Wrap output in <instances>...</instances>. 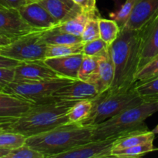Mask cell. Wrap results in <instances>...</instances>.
<instances>
[{"mask_svg":"<svg viewBox=\"0 0 158 158\" xmlns=\"http://www.w3.org/2000/svg\"><path fill=\"white\" fill-rule=\"evenodd\" d=\"M114 66V78L108 94L123 92L134 87L140 69V31L123 28L109 46Z\"/></svg>","mask_w":158,"mask_h":158,"instance_id":"1","label":"cell"},{"mask_svg":"<svg viewBox=\"0 0 158 158\" xmlns=\"http://www.w3.org/2000/svg\"><path fill=\"white\" fill-rule=\"evenodd\" d=\"M76 102L52 99L37 103L19 117L8 127L7 131L19 133L29 137L69 123L68 113Z\"/></svg>","mask_w":158,"mask_h":158,"instance_id":"2","label":"cell"},{"mask_svg":"<svg viewBox=\"0 0 158 158\" xmlns=\"http://www.w3.org/2000/svg\"><path fill=\"white\" fill-rule=\"evenodd\" d=\"M93 127L67 123L27 137L26 144L44 154L46 158H54L57 154L91 141Z\"/></svg>","mask_w":158,"mask_h":158,"instance_id":"3","label":"cell"},{"mask_svg":"<svg viewBox=\"0 0 158 158\" xmlns=\"http://www.w3.org/2000/svg\"><path fill=\"white\" fill-rule=\"evenodd\" d=\"M157 112L158 100L143 101L93 127L92 140L114 138L134 131L148 130L145 120Z\"/></svg>","mask_w":158,"mask_h":158,"instance_id":"4","label":"cell"},{"mask_svg":"<svg viewBox=\"0 0 158 158\" xmlns=\"http://www.w3.org/2000/svg\"><path fill=\"white\" fill-rule=\"evenodd\" d=\"M143 101L145 100L137 94L134 86L128 90L116 94L105 92L92 100V110L89 117L82 124L94 127Z\"/></svg>","mask_w":158,"mask_h":158,"instance_id":"5","label":"cell"},{"mask_svg":"<svg viewBox=\"0 0 158 158\" xmlns=\"http://www.w3.org/2000/svg\"><path fill=\"white\" fill-rule=\"evenodd\" d=\"M74 80H77L61 77L39 81H12L3 86L1 91L18 96L37 104L52 100V96L54 92Z\"/></svg>","mask_w":158,"mask_h":158,"instance_id":"6","label":"cell"},{"mask_svg":"<svg viewBox=\"0 0 158 158\" xmlns=\"http://www.w3.org/2000/svg\"><path fill=\"white\" fill-rule=\"evenodd\" d=\"M42 31L29 32L0 46V56L20 62L44 60L48 45L42 38Z\"/></svg>","mask_w":158,"mask_h":158,"instance_id":"7","label":"cell"},{"mask_svg":"<svg viewBox=\"0 0 158 158\" xmlns=\"http://www.w3.org/2000/svg\"><path fill=\"white\" fill-rule=\"evenodd\" d=\"M34 31L40 30L31 27L19 9L0 6V35L13 40Z\"/></svg>","mask_w":158,"mask_h":158,"instance_id":"8","label":"cell"},{"mask_svg":"<svg viewBox=\"0 0 158 158\" xmlns=\"http://www.w3.org/2000/svg\"><path fill=\"white\" fill-rule=\"evenodd\" d=\"M117 137L91 140L69 151L57 154L54 158H104L111 157L114 143Z\"/></svg>","mask_w":158,"mask_h":158,"instance_id":"9","label":"cell"},{"mask_svg":"<svg viewBox=\"0 0 158 158\" xmlns=\"http://www.w3.org/2000/svg\"><path fill=\"white\" fill-rule=\"evenodd\" d=\"M61 77L49 67L44 60L21 62L15 67V82L39 81Z\"/></svg>","mask_w":158,"mask_h":158,"instance_id":"10","label":"cell"},{"mask_svg":"<svg viewBox=\"0 0 158 158\" xmlns=\"http://www.w3.org/2000/svg\"><path fill=\"white\" fill-rule=\"evenodd\" d=\"M19 11L23 19L36 30H46L59 25L58 21L39 2L26 3Z\"/></svg>","mask_w":158,"mask_h":158,"instance_id":"11","label":"cell"},{"mask_svg":"<svg viewBox=\"0 0 158 158\" xmlns=\"http://www.w3.org/2000/svg\"><path fill=\"white\" fill-rule=\"evenodd\" d=\"M99 95L98 90L94 84L82 80H74L71 83L62 86L53 93V99L69 101H79L83 100H94Z\"/></svg>","mask_w":158,"mask_h":158,"instance_id":"12","label":"cell"},{"mask_svg":"<svg viewBox=\"0 0 158 158\" xmlns=\"http://www.w3.org/2000/svg\"><path fill=\"white\" fill-rule=\"evenodd\" d=\"M158 15V0H136L123 28L140 31Z\"/></svg>","mask_w":158,"mask_h":158,"instance_id":"13","label":"cell"},{"mask_svg":"<svg viewBox=\"0 0 158 158\" xmlns=\"http://www.w3.org/2000/svg\"><path fill=\"white\" fill-rule=\"evenodd\" d=\"M140 31V69L158 56V15Z\"/></svg>","mask_w":158,"mask_h":158,"instance_id":"14","label":"cell"},{"mask_svg":"<svg viewBox=\"0 0 158 158\" xmlns=\"http://www.w3.org/2000/svg\"><path fill=\"white\" fill-rule=\"evenodd\" d=\"M83 57V53H78L66 56L46 58L44 62L61 77L78 80V72Z\"/></svg>","mask_w":158,"mask_h":158,"instance_id":"15","label":"cell"},{"mask_svg":"<svg viewBox=\"0 0 158 158\" xmlns=\"http://www.w3.org/2000/svg\"><path fill=\"white\" fill-rule=\"evenodd\" d=\"M34 105L26 99L0 91V117H19Z\"/></svg>","mask_w":158,"mask_h":158,"instance_id":"16","label":"cell"},{"mask_svg":"<svg viewBox=\"0 0 158 158\" xmlns=\"http://www.w3.org/2000/svg\"><path fill=\"white\" fill-rule=\"evenodd\" d=\"M39 2L58 21L59 24L82 11L73 0H40Z\"/></svg>","mask_w":158,"mask_h":158,"instance_id":"17","label":"cell"},{"mask_svg":"<svg viewBox=\"0 0 158 158\" xmlns=\"http://www.w3.org/2000/svg\"><path fill=\"white\" fill-rule=\"evenodd\" d=\"M98 58V72L94 85L99 94L109 90L114 78V66L110 52Z\"/></svg>","mask_w":158,"mask_h":158,"instance_id":"18","label":"cell"},{"mask_svg":"<svg viewBox=\"0 0 158 158\" xmlns=\"http://www.w3.org/2000/svg\"><path fill=\"white\" fill-rule=\"evenodd\" d=\"M154 137H155V133L153 131L141 130V131H134L126 135L117 137L114 141L113 150L124 149V148L142 144L147 142L154 141Z\"/></svg>","mask_w":158,"mask_h":158,"instance_id":"19","label":"cell"},{"mask_svg":"<svg viewBox=\"0 0 158 158\" xmlns=\"http://www.w3.org/2000/svg\"><path fill=\"white\" fill-rule=\"evenodd\" d=\"M42 38L47 45L73 44L83 42L81 36L64 32L58 26L42 31Z\"/></svg>","mask_w":158,"mask_h":158,"instance_id":"20","label":"cell"},{"mask_svg":"<svg viewBox=\"0 0 158 158\" xmlns=\"http://www.w3.org/2000/svg\"><path fill=\"white\" fill-rule=\"evenodd\" d=\"M98 10V9H97ZM96 10V11H97ZM95 12V11H94ZM92 12H86L83 10L79 12L74 16L68 19L66 21L60 23L58 25L59 28L64 32H69L73 35L81 36L86 23Z\"/></svg>","mask_w":158,"mask_h":158,"instance_id":"21","label":"cell"},{"mask_svg":"<svg viewBox=\"0 0 158 158\" xmlns=\"http://www.w3.org/2000/svg\"><path fill=\"white\" fill-rule=\"evenodd\" d=\"M98 72V58L83 54L78 72V80L94 84Z\"/></svg>","mask_w":158,"mask_h":158,"instance_id":"22","label":"cell"},{"mask_svg":"<svg viewBox=\"0 0 158 158\" xmlns=\"http://www.w3.org/2000/svg\"><path fill=\"white\" fill-rule=\"evenodd\" d=\"M93 108V102L90 100H79L76 102L68 113L69 123L82 124L89 117Z\"/></svg>","mask_w":158,"mask_h":158,"instance_id":"23","label":"cell"},{"mask_svg":"<svg viewBox=\"0 0 158 158\" xmlns=\"http://www.w3.org/2000/svg\"><path fill=\"white\" fill-rule=\"evenodd\" d=\"M83 46H84L83 42H80L78 43H73V44L48 45L45 59L83 53Z\"/></svg>","mask_w":158,"mask_h":158,"instance_id":"24","label":"cell"},{"mask_svg":"<svg viewBox=\"0 0 158 158\" xmlns=\"http://www.w3.org/2000/svg\"><path fill=\"white\" fill-rule=\"evenodd\" d=\"M100 38L110 46L118 37L120 32V28L117 22L114 19H106L100 17L99 19Z\"/></svg>","mask_w":158,"mask_h":158,"instance_id":"25","label":"cell"},{"mask_svg":"<svg viewBox=\"0 0 158 158\" xmlns=\"http://www.w3.org/2000/svg\"><path fill=\"white\" fill-rule=\"evenodd\" d=\"M154 150V141L147 142L142 144L120 150H113L111 157L135 158L143 156Z\"/></svg>","mask_w":158,"mask_h":158,"instance_id":"26","label":"cell"},{"mask_svg":"<svg viewBox=\"0 0 158 158\" xmlns=\"http://www.w3.org/2000/svg\"><path fill=\"white\" fill-rule=\"evenodd\" d=\"M134 89L145 101L158 100V77L143 82H137Z\"/></svg>","mask_w":158,"mask_h":158,"instance_id":"27","label":"cell"},{"mask_svg":"<svg viewBox=\"0 0 158 158\" xmlns=\"http://www.w3.org/2000/svg\"><path fill=\"white\" fill-rule=\"evenodd\" d=\"M100 18L99 10L92 12L86 23L81 37L83 43L92 41L100 38L99 19Z\"/></svg>","mask_w":158,"mask_h":158,"instance_id":"28","label":"cell"},{"mask_svg":"<svg viewBox=\"0 0 158 158\" xmlns=\"http://www.w3.org/2000/svg\"><path fill=\"white\" fill-rule=\"evenodd\" d=\"M27 137L19 133L12 131L0 132V148L6 150H13L26 144Z\"/></svg>","mask_w":158,"mask_h":158,"instance_id":"29","label":"cell"},{"mask_svg":"<svg viewBox=\"0 0 158 158\" xmlns=\"http://www.w3.org/2000/svg\"><path fill=\"white\" fill-rule=\"evenodd\" d=\"M83 53L94 57H100L109 53V46L101 38L84 43Z\"/></svg>","mask_w":158,"mask_h":158,"instance_id":"30","label":"cell"},{"mask_svg":"<svg viewBox=\"0 0 158 158\" xmlns=\"http://www.w3.org/2000/svg\"><path fill=\"white\" fill-rule=\"evenodd\" d=\"M135 2L136 0H126L118 11L110 14V17L117 22L120 29L124 27L129 19Z\"/></svg>","mask_w":158,"mask_h":158,"instance_id":"31","label":"cell"},{"mask_svg":"<svg viewBox=\"0 0 158 158\" xmlns=\"http://www.w3.org/2000/svg\"><path fill=\"white\" fill-rule=\"evenodd\" d=\"M158 77V56L140 68L136 77V83L143 82Z\"/></svg>","mask_w":158,"mask_h":158,"instance_id":"32","label":"cell"},{"mask_svg":"<svg viewBox=\"0 0 158 158\" xmlns=\"http://www.w3.org/2000/svg\"><path fill=\"white\" fill-rule=\"evenodd\" d=\"M4 158H46L44 154L24 144L15 149L11 150Z\"/></svg>","mask_w":158,"mask_h":158,"instance_id":"33","label":"cell"},{"mask_svg":"<svg viewBox=\"0 0 158 158\" xmlns=\"http://www.w3.org/2000/svg\"><path fill=\"white\" fill-rule=\"evenodd\" d=\"M15 68H0V90L4 86L14 80Z\"/></svg>","mask_w":158,"mask_h":158,"instance_id":"34","label":"cell"},{"mask_svg":"<svg viewBox=\"0 0 158 158\" xmlns=\"http://www.w3.org/2000/svg\"><path fill=\"white\" fill-rule=\"evenodd\" d=\"M78 6H80L86 12H92L97 10L96 0H73Z\"/></svg>","mask_w":158,"mask_h":158,"instance_id":"35","label":"cell"},{"mask_svg":"<svg viewBox=\"0 0 158 158\" xmlns=\"http://www.w3.org/2000/svg\"><path fill=\"white\" fill-rule=\"evenodd\" d=\"M28 2V0H0V6L19 9Z\"/></svg>","mask_w":158,"mask_h":158,"instance_id":"36","label":"cell"},{"mask_svg":"<svg viewBox=\"0 0 158 158\" xmlns=\"http://www.w3.org/2000/svg\"><path fill=\"white\" fill-rule=\"evenodd\" d=\"M20 63L18 60L0 56V68H15Z\"/></svg>","mask_w":158,"mask_h":158,"instance_id":"37","label":"cell"},{"mask_svg":"<svg viewBox=\"0 0 158 158\" xmlns=\"http://www.w3.org/2000/svg\"><path fill=\"white\" fill-rule=\"evenodd\" d=\"M18 117H0V132L7 131L8 127Z\"/></svg>","mask_w":158,"mask_h":158,"instance_id":"38","label":"cell"},{"mask_svg":"<svg viewBox=\"0 0 158 158\" xmlns=\"http://www.w3.org/2000/svg\"><path fill=\"white\" fill-rule=\"evenodd\" d=\"M11 41H12V40L8 38V37L3 36V35H0V46L8 44V43H10Z\"/></svg>","mask_w":158,"mask_h":158,"instance_id":"39","label":"cell"},{"mask_svg":"<svg viewBox=\"0 0 158 158\" xmlns=\"http://www.w3.org/2000/svg\"><path fill=\"white\" fill-rule=\"evenodd\" d=\"M9 151H10L9 150L2 149V148H0V158H4Z\"/></svg>","mask_w":158,"mask_h":158,"instance_id":"40","label":"cell"},{"mask_svg":"<svg viewBox=\"0 0 158 158\" xmlns=\"http://www.w3.org/2000/svg\"><path fill=\"white\" fill-rule=\"evenodd\" d=\"M153 131H154V132L155 133V134H158V125H157V127H156V128Z\"/></svg>","mask_w":158,"mask_h":158,"instance_id":"41","label":"cell"},{"mask_svg":"<svg viewBox=\"0 0 158 158\" xmlns=\"http://www.w3.org/2000/svg\"><path fill=\"white\" fill-rule=\"evenodd\" d=\"M29 1V2H39L40 0H28Z\"/></svg>","mask_w":158,"mask_h":158,"instance_id":"42","label":"cell"},{"mask_svg":"<svg viewBox=\"0 0 158 158\" xmlns=\"http://www.w3.org/2000/svg\"><path fill=\"white\" fill-rule=\"evenodd\" d=\"M0 91H1V90H0Z\"/></svg>","mask_w":158,"mask_h":158,"instance_id":"43","label":"cell"}]
</instances>
